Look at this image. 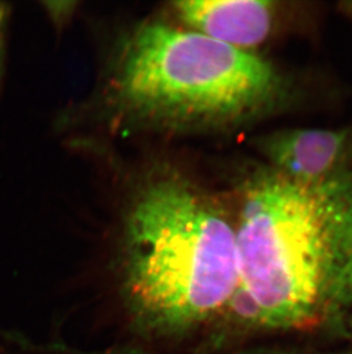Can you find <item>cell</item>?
<instances>
[{"label": "cell", "instance_id": "8", "mask_svg": "<svg viewBox=\"0 0 352 354\" xmlns=\"http://www.w3.org/2000/svg\"><path fill=\"white\" fill-rule=\"evenodd\" d=\"M341 10L352 21V1L341 3Z\"/></svg>", "mask_w": 352, "mask_h": 354}, {"label": "cell", "instance_id": "1", "mask_svg": "<svg viewBox=\"0 0 352 354\" xmlns=\"http://www.w3.org/2000/svg\"><path fill=\"white\" fill-rule=\"evenodd\" d=\"M235 230L239 281L226 313L240 324L300 330L352 311V170L311 183L257 172Z\"/></svg>", "mask_w": 352, "mask_h": 354}, {"label": "cell", "instance_id": "6", "mask_svg": "<svg viewBox=\"0 0 352 354\" xmlns=\"http://www.w3.org/2000/svg\"><path fill=\"white\" fill-rule=\"evenodd\" d=\"M6 7L3 3H0V71H1V60H3V28L6 22Z\"/></svg>", "mask_w": 352, "mask_h": 354}, {"label": "cell", "instance_id": "4", "mask_svg": "<svg viewBox=\"0 0 352 354\" xmlns=\"http://www.w3.org/2000/svg\"><path fill=\"white\" fill-rule=\"evenodd\" d=\"M269 169L301 183L352 170V123L335 129L275 131L260 140Z\"/></svg>", "mask_w": 352, "mask_h": 354}, {"label": "cell", "instance_id": "3", "mask_svg": "<svg viewBox=\"0 0 352 354\" xmlns=\"http://www.w3.org/2000/svg\"><path fill=\"white\" fill-rule=\"evenodd\" d=\"M117 87L137 114L181 123L266 118L295 94L292 80L263 57L163 24H146L130 37Z\"/></svg>", "mask_w": 352, "mask_h": 354}, {"label": "cell", "instance_id": "5", "mask_svg": "<svg viewBox=\"0 0 352 354\" xmlns=\"http://www.w3.org/2000/svg\"><path fill=\"white\" fill-rule=\"evenodd\" d=\"M174 10L195 32L248 52L271 37L280 15L270 0H184Z\"/></svg>", "mask_w": 352, "mask_h": 354}, {"label": "cell", "instance_id": "2", "mask_svg": "<svg viewBox=\"0 0 352 354\" xmlns=\"http://www.w3.org/2000/svg\"><path fill=\"white\" fill-rule=\"evenodd\" d=\"M238 281L236 230L217 207L175 178L143 189L124 232L119 280L137 334H193L226 315Z\"/></svg>", "mask_w": 352, "mask_h": 354}, {"label": "cell", "instance_id": "7", "mask_svg": "<svg viewBox=\"0 0 352 354\" xmlns=\"http://www.w3.org/2000/svg\"><path fill=\"white\" fill-rule=\"evenodd\" d=\"M322 354H352V322L351 327H350L349 341H348V344L344 345L342 348H340L338 351H333L331 352V353Z\"/></svg>", "mask_w": 352, "mask_h": 354}]
</instances>
